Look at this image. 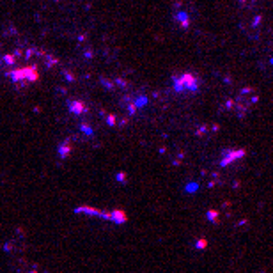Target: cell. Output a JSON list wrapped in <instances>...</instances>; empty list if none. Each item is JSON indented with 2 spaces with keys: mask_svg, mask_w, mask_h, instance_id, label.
I'll return each mask as SVG.
<instances>
[{
  "mask_svg": "<svg viewBox=\"0 0 273 273\" xmlns=\"http://www.w3.org/2000/svg\"><path fill=\"white\" fill-rule=\"evenodd\" d=\"M195 85V78L191 77L190 73H186L177 80V87H193Z\"/></svg>",
  "mask_w": 273,
  "mask_h": 273,
  "instance_id": "1",
  "label": "cell"
}]
</instances>
